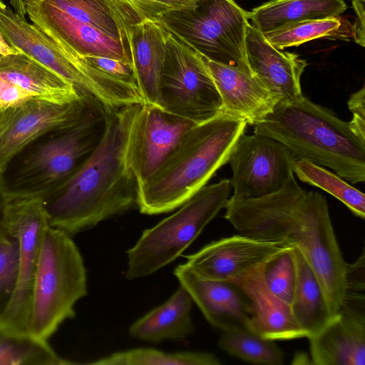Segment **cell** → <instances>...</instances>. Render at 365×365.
<instances>
[{"label": "cell", "instance_id": "1", "mask_svg": "<svg viewBox=\"0 0 365 365\" xmlns=\"http://www.w3.org/2000/svg\"><path fill=\"white\" fill-rule=\"evenodd\" d=\"M224 217L239 234L297 248L315 272L335 317L342 304L346 262L331 221L326 198L302 189L294 174L273 194L230 197Z\"/></svg>", "mask_w": 365, "mask_h": 365}, {"label": "cell", "instance_id": "2", "mask_svg": "<svg viewBox=\"0 0 365 365\" xmlns=\"http://www.w3.org/2000/svg\"><path fill=\"white\" fill-rule=\"evenodd\" d=\"M142 104L105 111L95 149L44 199L48 225L71 237L137 206L128 145Z\"/></svg>", "mask_w": 365, "mask_h": 365}, {"label": "cell", "instance_id": "3", "mask_svg": "<svg viewBox=\"0 0 365 365\" xmlns=\"http://www.w3.org/2000/svg\"><path fill=\"white\" fill-rule=\"evenodd\" d=\"M247 125L222 113L189 129L158 169L138 186L140 212L165 213L187 202L229 161Z\"/></svg>", "mask_w": 365, "mask_h": 365}, {"label": "cell", "instance_id": "4", "mask_svg": "<svg viewBox=\"0 0 365 365\" xmlns=\"http://www.w3.org/2000/svg\"><path fill=\"white\" fill-rule=\"evenodd\" d=\"M254 133L285 145L296 159L327 167L352 184L365 180V141L332 110L302 98L278 103Z\"/></svg>", "mask_w": 365, "mask_h": 365}, {"label": "cell", "instance_id": "5", "mask_svg": "<svg viewBox=\"0 0 365 365\" xmlns=\"http://www.w3.org/2000/svg\"><path fill=\"white\" fill-rule=\"evenodd\" d=\"M88 294L81 252L69 236L47 225L43 230L34 274L29 332L48 340L76 316L75 304Z\"/></svg>", "mask_w": 365, "mask_h": 365}, {"label": "cell", "instance_id": "6", "mask_svg": "<svg viewBox=\"0 0 365 365\" xmlns=\"http://www.w3.org/2000/svg\"><path fill=\"white\" fill-rule=\"evenodd\" d=\"M0 29L16 50L92 97L106 112L143 103L135 85L116 80L91 66L84 57L29 24L1 0Z\"/></svg>", "mask_w": 365, "mask_h": 365}, {"label": "cell", "instance_id": "7", "mask_svg": "<svg viewBox=\"0 0 365 365\" xmlns=\"http://www.w3.org/2000/svg\"><path fill=\"white\" fill-rule=\"evenodd\" d=\"M26 14L78 55L108 58L133 68L127 29L106 0H29Z\"/></svg>", "mask_w": 365, "mask_h": 365}, {"label": "cell", "instance_id": "8", "mask_svg": "<svg viewBox=\"0 0 365 365\" xmlns=\"http://www.w3.org/2000/svg\"><path fill=\"white\" fill-rule=\"evenodd\" d=\"M231 188L229 179L206 185L174 214L144 230L127 251L126 278L135 279L152 274L181 255L225 208Z\"/></svg>", "mask_w": 365, "mask_h": 365}, {"label": "cell", "instance_id": "9", "mask_svg": "<svg viewBox=\"0 0 365 365\" xmlns=\"http://www.w3.org/2000/svg\"><path fill=\"white\" fill-rule=\"evenodd\" d=\"M158 22L207 60L252 74L245 53L250 22L234 0H197L192 8L167 13Z\"/></svg>", "mask_w": 365, "mask_h": 365}, {"label": "cell", "instance_id": "10", "mask_svg": "<svg viewBox=\"0 0 365 365\" xmlns=\"http://www.w3.org/2000/svg\"><path fill=\"white\" fill-rule=\"evenodd\" d=\"M105 126V110L92 99L78 120L54 133L29 153L19 170L16 188L6 191L47 195L95 149Z\"/></svg>", "mask_w": 365, "mask_h": 365}, {"label": "cell", "instance_id": "11", "mask_svg": "<svg viewBox=\"0 0 365 365\" xmlns=\"http://www.w3.org/2000/svg\"><path fill=\"white\" fill-rule=\"evenodd\" d=\"M160 96L165 111L196 124L222 114L206 58L168 31Z\"/></svg>", "mask_w": 365, "mask_h": 365}, {"label": "cell", "instance_id": "12", "mask_svg": "<svg viewBox=\"0 0 365 365\" xmlns=\"http://www.w3.org/2000/svg\"><path fill=\"white\" fill-rule=\"evenodd\" d=\"M4 198V224L19 247L16 287L11 302L0 317V325L29 332L33 282L43 230L48 225L43 197L0 190Z\"/></svg>", "mask_w": 365, "mask_h": 365}, {"label": "cell", "instance_id": "13", "mask_svg": "<svg viewBox=\"0 0 365 365\" xmlns=\"http://www.w3.org/2000/svg\"><path fill=\"white\" fill-rule=\"evenodd\" d=\"M296 158L280 142L262 135L243 133L229 163L233 197L259 198L281 190L293 175Z\"/></svg>", "mask_w": 365, "mask_h": 365}, {"label": "cell", "instance_id": "14", "mask_svg": "<svg viewBox=\"0 0 365 365\" xmlns=\"http://www.w3.org/2000/svg\"><path fill=\"white\" fill-rule=\"evenodd\" d=\"M89 96L65 104L32 98L2 112L0 119V175L31 143L75 124L90 101Z\"/></svg>", "mask_w": 365, "mask_h": 365}, {"label": "cell", "instance_id": "15", "mask_svg": "<svg viewBox=\"0 0 365 365\" xmlns=\"http://www.w3.org/2000/svg\"><path fill=\"white\" fill-rule=\"evenodd\" d=\"M290 247L238 234L213 241L186 255L185 264L203 277L237 284Z\"/></svg>", "mask_w": 365, "mask_h": 365}, {"label": "cell", "instance_id": "16", "mask_svg": "<svg viewBox=\"0 0 365 365\" xmlns=\"http://www.w3.org/2000/svg\"><path fill=\"white\" fill-rule=\"evenodd\" d=\"M196 123L142 104L128 145V160L138 186L162 165L182 135Z\"/></svg>", "mask_w": 365, "mask_h": 365}, {"label": "cell", "instance_id": "17", "mask_svg": "<svg viewBox=\"0 0 365 365\" xmlns=\"http://www.w3.org/2000/svg\"><path fill=\"white\" fill-rule=\"evenodd\" d=\"M173 274L213 327L250 330L252 306L239 285L203 277L186 264L178 265Z\"/></svg>", "mask_w": 365, "mask_h": 365}, {"label": "cell", "instance_id": "18", "mask_svg": "<svg viewBox=\"0 0 365 365\" xmlns=\"http://www.w3.org/2000/svg\"><path fill=\"white\" fill-rule=\"evenodd\" d=\"M246 58L252 74L278 103H288L304 96L301 77L307 61L295 53L272 46L249 23L245 36Z\"/></svg>", "mask_w": 365, "mask_h": 365}, {"label": "cell", "instance_id": "19", "mask_svg": "<svg viewBox=\"0 0 365 365\" xmlns=\"http://www.w3.org/2000/svg\"><path fill=\"white\" fill-rule=\"evenodd\" d=\"M207 64L221 99L222 113L254 125L278 103L254 75L208 60Z\"/></svg>", "mask_w": 365, "mask_h": 365}, {"label": "cell", "instance_id": "20", "mask_svg": "<svg viewBox=\"0 0 365 365\" xmlns=\"http://www.w3.org/2000/svg\"><path fill=\"white\" fill-rule=\"evenodd\" d=\"M167 32L159 22L150 20L128 29L135 84L144 104L162 110L160 83L166 53Z\"/></svg>", "mask_w": 365, "mask_h": 365}, {"label": "cell", "instance_id": "21", "mask_svg": "<svg viewBox=\"0 0 365 365\" xmlns=\"http://www.w3.org/2000/svg\"><path fill=\"white\" fill-rule=\"evenodd\" d=\"M307 339L314 364H365L364 320L338 314L321 331Z\"/></svg>", "mask_w": 365, "mask_h": 365}, {"label": "cell", "instance_id": "22", "mask_svg": "<svg viewBox=\"0 0 365 365\" xmlns=\"http://www.w3.org/2000/svg\"><path fill=\"white\" fill-rule=\"evenodd\" d=\"M262 267L236 284L252 303L253 315L250 330L273 341L307 337L295 320L291 307L272 294L265 286L262 277Z\"/></svg>", "mask_w": 365, "mask_h": 365}, {"label": "cell", "instance_id": "23", "mask_svg": "<svg viewBox=\"0 0 365 365\" xmlns=\"http://www.w3.org/2000/svg\"><path fill=\"white\" fill-rule=\"evenodd\" d=\"M0 77L19 86L33 98L51 103H69L87 96L21 52L0 58Z\"/></svg>", "mask_w": 365, "mask_h": 365}, {"label": "cell", "instance_id": "24", "mask_svg": "<svg viewBox=\"0 0 365 365\" xmlns=\"http://www.w3.org/2000/svg\"><path fill=\"white\" fill-rule=\"evenodd\" d=\"M193 303L190 293L180 284L163 304L133 323L129 333L135 339L153 343L185 339L194 329L191 318Z\"/></svg>", "mask_w": 365, "mask_h": 365}, {"label": "cell", "instance_id": "25", "mask_svg": "<svg viewBox=\"0 0 365 365\" xmlns=\"http://www.w3.org/2000/svg\"><path fill=\"white\" fill-rule=\"evenodd\" d=\"M344 0H270L247 11L250 25L262 34L297 22L339 17Z\"/></svg>", "mask_w": 365, "mask_h": 365}, {"label": "cell", "instance_id": "26", "mask_svg": "<svg viewBox=\"0 0 365 365\" xmlns=\"http://www.w3.org/2000/svg\"><path fill=\"white\" fill-rule=\"evenodd\" d=\"M297 281L291 309L307 338L321 331L333 317L323 288L309 263L296 247Z\"/></svg>", "mask_w": 365, "mask_h": 365}, {"label": "cell", "instance_id": "27", "mask_svg": "<svg viewBox=\"0 0 365 365\" xmlns=\"http://www.w3.org/2000/svg\"><path fill=\"white\" fill-rule=\"evenodd\" d=\"M45 340L0 325V365H71Z\"/></svg>", "mask_w": 365, "mask_h": 365}, {"label": "cell", "instance_id": "28", "mask_svg": "<svg viewBox=\"0 0 365 365\" xmlns=\"http://www.w3.org/2000/svg\"><path fill=\"white\" fill-rule=\"evenodd\" d=\"M293 173L301 181L325 190L343 202L356 216L364 219V194L338 175L305 159L295 160Z\"/></svg>", "mask_w": 365, "mask_h": 365}, {"label": "cell", "instance_id": "29", "mask_svg": "<svg viewBox=\"0 0 365 365\" xmlns=\"http://www.w3.org/2000/svg\"><path fill=\"white\" fill-rule=\"evenodd\" d=\"M93 365H220L217 356L198 351L165 352L152 348H135L111 354L87 363Z\"/></svg>", "mask_w": 365, "mask_h": 365}, {"label": "cell", "instance_id": "30", "mask_svg": "<svg viewBox=\"0 0 365 365\" xmlns=\"http://www.w3.org/2000/svg\"><path fill=\"white\" fill-rule=\"evenodd\" d=\"M218 345L228 354L246 362L265 365L283 364L284 353L274 341L249 329L222 331Z\"/></svg>", "mask_w": 365, "mask_h": 365}, {"label": "cell", "instance_id": "31", "mask_svg": "<svg viewBox=\"0 0 365 365\" xmlns=\"http://www.w3.org/2000/svg\"><path fill=\"white\" fill-rule=\"evenodd\" d=\"M343 21L339 17L304 21L263 35L272 46L284 50L319 38L336 36L344 24Z\"/></svg>", "mask_w": 365, "mask_h": 365}, {"label": "cell", "instance_id": "32", "mask_svg": "<svg viewBox=\"0 0 365 365\" xmlns=\"http://www.w3.org/2000/svg\"><path fill=\"white\" fill-rule=\"evenodd\" d=\"M128 32L130 26L145 20L158 22L173 11L192 8L197 0H106Z\"/></svg>", "mask_w": 365, "mask_h": 365}, {"label": "cell", "instance_id": "33", "mask_svg": "<svg viewBox=\"0 0 365 365\" xmlns=\"http://www.w3.org/2000/svg\"><path fill=\"white\" fill-rule=\"evenodd\" d=\"M262 277L269 291L291 307L297 281L294 247H290L268 260L262 267Z\"/></svg>", "mask_w": 365, "mask_h": 365}, {"label": "cell", "instance_id": "34", "mask_svg": "<svg viewBox=\"0 0 365 365\" xmlns=\"http://www.w3.org/2000/svg\"><path fill=\"white\" fill-rule=\"evenodd\" d=\"M364 259V252H363L355 262L346 264L344 299L338 313L364 321H365Z\"/></svg>", "mask_w": 365, "mask_h": 365}, {"label": "cell", "instance_id": "35", "mask_svg": "<svg viewBox=\"0 0 365 365\" xmlns=\"http://www.w3.org/2000/svg\"><path fill=\"white\" fill-rule=\"evenodd\" d=\"M18 269V242L14 237L9 235L7 240L0 245V317L9 306L14 293Z\"/></svg>", "mask_w": 365, "mask_h": 365}, {"label": "cell", "instance_id": "36", "mask_svg": "<svg viewBox=\"0 0 365 365\" xmlns=\"http://www.w3.org/2000/svg\"><path fill=\"white\" fill-rule=\"evenodd\" d=\"M84 58L91 66L105 74L120 81L136 86L134 71L131 66L108 58L86 56Z\"/></svg>", "mask_w": 365, "mask_h": 365}, {"label": "cell", "instance_id": "37", "mask_svg": "<svg viewBox=\"0 0 365 365\" xmlns=\"http://www.w3.org/2000/svg\"><path fill=\"white\" fill-rule=\"evenodd\" d=\"M364 86L353 93L349 101L348 107L352 113V119L349 122L354 133L365 141V92Z\"/></svg>", "mask_w": 365, "mask_h": 365}, {"label": "cell", "instance_id": "38", "mask_svg": "<svg viewBox=\"0 0 365 365\" xmlns=\"http://www.w3.org/2000/svg\"><path fill=\"white\" fill-rule=\"evenodd\" d=\"M33 98L28 92L14 83L0 77V110L19 106Z\"/></svg>", "mask_w": 365, "mask_h": 365}, {"label": "cell", "instance_id": "39", "mask_svg": "<svg viewBox=\"0 0 365 365\" xmlns=\"http://www.w3.org/2000/svg\"><path fill=\"white\" fill-rule=\"evenodd\" d=\"M356 19L351 28L354 41L359 46H365V0H351Z\"/></svg>", "mask_w": 365, "mask_h": 365}, {"label": "cell", "instance_id": "40", "mask_svg": "<svg viewBox=\"0 0 365 365\" xmlns=\"http://www.w3.org/2000/svg\"><path fill=\"white\" fill-rule=\"evenodd\" d=\"M19 53L16 50L4 37L1 30L0 29V54L1 56H7L9 54H14Z\"/></svg>", "mask_w": 365, "mask_h": 365}, {"label": "cell", "instance_id": "41", "mask_svg": "<svg viewBox=\"0 0 365 365\" xmlns=\"http://www.w3.org/2000/svg\"><path fill=\"white\" fill-rule=\"evenodd\" d=\"M8 235L4 224V198L0 191V245L7 240Z\"/></svg>", "mask_w": 365, "mask_h": 365}, {"label": "cell", "instance_id": "42", "mask_svg": "<svg viewBox=\"0 0 365 365\" xmlns=\"http://www.w3.org/2000/svg\"><path fill=\"white\" fill-rule=\"evenodd\" d=\"M1 115H2V112L0 110V119H1Z\"/></svg>", "mask_w": 365, "mask_h": 365}, {"label": "cell", "instance_id": "43", "mask_svg": "<svg viewBox=\"0 0 365 365\" xmlns=\"http://www.w3.org/2000/svg\"><path fill=\"white\" fill-rule=\"evenodd\" d=\"M2 56L0 54V58Z\"/></svg>", "mask_w": 365, "mask_h": 365}]
</instances>
